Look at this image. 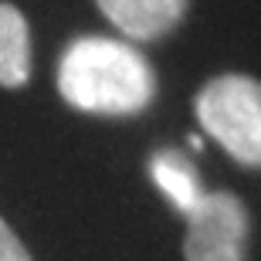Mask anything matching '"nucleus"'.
<instances>
[{"label": "nucleus", "mask_w": 261, "mask_h": 261, "mask_svg": "<svg viewBox=\"0 0 261 261\" xmlns=\"http://www.w3.org/2000/svg\"><path fill=\"white\" fill-rule=\"evenodd\" d=\"M0 261H34L31 251L24 248V241L10 231V224L4 217H0Z\"/></svg>", "instance_id": "7"}, {"label": "nucleus", "mask_w": 261, "mask_h": 261, "mask_svg": "<svg viewBox=\"0 0 261 261\" xmlns=\"http://www.w3.org/2000/svg\"><path fill=\"white\" fill-rule=\"evenodd\" d=\"M248 207L241 197L227 190L203 194V200L187 214V238L184 258L187 261H244L248 251Z\"/></svg>", "instance_id": "3"}, {"label": "nucleus", "mask_w": 261, "mask_h": 261, "mask_svg": "<svg viewBox=\"0 0 261 261\" xmlns=\"http://www.w3.org/2000/svg\"><path fill=\"white\" fill-rule=\"evenodd\" d=\"M149 173H153L156 187L163 190V197L173 203L184 217L203 200L200 176H197L194 163H190L184 153H176V149H160V153L153 156V163H149Z\"/></svg>", "instance_id": "6"}, {"label": "nucleus", "mask_w": 261, "mask_h": 261, "mask_svg": "<svg viewBox=\"0 0 261 261\" xmlns=\"http://www.w3.org/2000/svg\"><path fill=\"white\" fill-rule=\"evenodd\" d=\"M31 78V28L14 4L0 0V88H20Z\"/></svg>", "instance_id": "5"}, {"label": "nucleus", "mask_w": 261, "mask_h": 261, "mask_svg": "<svg viewBox=\"0 0 261 261\" xmlns=\"http://www.w3.org/2000/svg\"><path fill=\"white\" fill-rule=\"evenodd\" d=\"M58 92L78 112L136 116L153 102L156 75L126 41L78 38L58 61Z\"/></svg>", "instance_id": "1"}, {"label": "nucleus", "mask_w": 261, "mask_h": 261, "mask_svg": "<svg viewBox=\"0 0 261 261\" xmlns=\"http://www.w3.org/2000/svg\"><path fill=\"white\" fill-rule=\"evenodd\" d=\"M200 126L241 166H261V82L251 75H217L194 98Z\"/></svg>", "instance_id": "2"}, {"label": "nucleus", "mask_w": 261, "mask_h": 261, "mask_svg": "<svg viewBox=\"0 0 261 261\" xmlns=\"http://www.w3.org/2000/svg\"><path fill=\"white\" fill-rule=\"evenodd\" d=\"M98 10L133 41H160L184 20L190 0H95Z\"/></svg>", "instance_id": "4"}]
</instances>
